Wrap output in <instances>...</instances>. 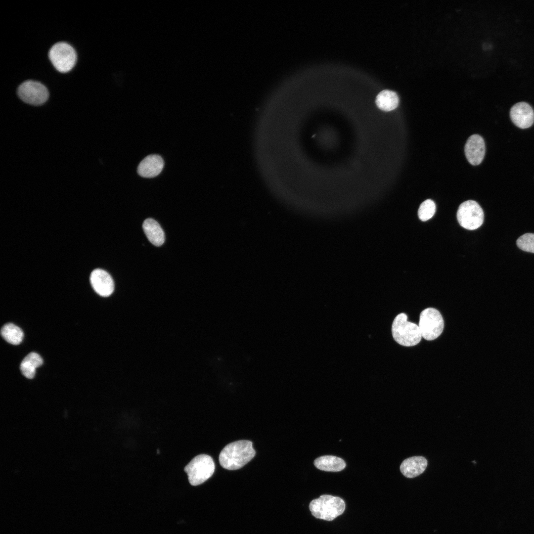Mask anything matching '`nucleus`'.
Here are the masks:
<instances>
[{
	"instance_id": "1",
	"label": "nucleus",
	"mask_w": 534,
	"mask_h": 534,
	"mask_svg": "<svg viewBox=\"0 0 534 534\" xmlns=\"http://www.w3.org/2000/svg\"><path fill=\"white\" fill-rule=\"evenodd\" d=\"M252 442L239 440L226 445L219 455V462L224 468L235 470L241 468L255 456Z\"/></svg>"
},
{
	"instance_id": "19",
	"label": "nucleus",
	"mask_w": 534,
	"mask_h": 534,
	"mask_svg": "<svg viewBox=\"0 0 534 534\" xmlns=\"http://www.w3.org/2000/svg\"><path fill=\"white\" fill-rule=\"evenodd\" d=\"M436 211V205L431 199H427L423 202L418 209L419 218L422 221H426L431 219Z\"/></svg>"
},
{
	"instance_id": "17",
	"label": "nucleus",
	"mask_w": 534,
	"mask_h": 534,
	"mask_svg": "<svg viewBox=\"0 0 534 534\" xmlns=\"http://www.w3.org/2000/svg\"><path fill=\"white\" fill-rule=\"evenodd\" d=\"M399 103V98L397 93L390 90H384L377 96L376 103L382 110L392 111L397 107Z\"/></svg>"
},
{
	"instance_id": "5",
	"label": "nucleus",
	"mask_w": 534,
	"mask_h": 534,
	"mask_svg": "<svg viewBox=\"0 0 534 534\" xmlns=\"http://www.w3.org/2000/svg\"><path fill=\"white\" fill-rule=\"evenodd\" d=\"M215 466L212 458L207 454H200L193 458L185 467L189 483L199 485L213 474Z\"/></svg>"
},
{
	"instance_id": "13",
	"label": "nucleus",
	"mask_w": 534,
	"mask_h": 534,
	"mask_svg": "<svg viewBox=\"0 0 534 534\" xmlns=\"http://www.w3.org/2000/svg\"><path fill=\"white\" fill-rule=\"evenodd\" d=\"M427 464V459L423 456H413L406 458L402 462L400 470L405 477L413 478L424 472Z\"/></svg>"
},
{
	"instance_id": "15",
	"label": "nucleus",
	"mask_w": 534,
	"mask_h": 534,
	"mask_svg": "<svg viewBox=\"0 0 534 534\" xmlns=\"http://www.w3.org/2000/svg\"><path fill=\"white\" fill-rule=\"evenodd\" d=\"M314 465L320 470L328 472H338L346 467V463L343 459L332 455H324L317 458L314 461Z\"/></svg>"
},
{
	"instance_id": "4",
	"label": "nucleus",
	"mask_w": 534,
	"mask_h": 534,
	"mask_svg": "<svg viewBox=\"0 0 534 534\" xmlns=\"http://www.w3.org/2000/svg\"><path fill=\"white\" fill-rule=\"evenodd\" d=\"M48 55L53 66L61 73L70 71L74 67L77 59L74 47L64 42L54 44L49 49Z\"/></svg>"
},
{
	"instance_id": "20",
	"label": "nucleus",
	"mask_w": 534,
	"mask_h": 534,
	"mask_svg": "<svg viewBox=\"0 0 534 534\" xmlns=\"http://www.w3.org/2000/svg\"><path fill=\"white\" fill-rule=\"evenodd\" d=\"M517 246L522 250L534 253V233H527L518 238Z\"/></svg>"
},
{
	"instance_id": "18",
	"label": "nucleus",
	"mask_w": 534,
	"mask_h": 534,
	"mask_svg": "<svg viewBox=\"0 0 534 534\" xmlns=\"http://www.w3.org/2000/svg\"><path fill=\"white\" fill-rule=\"evenodd\" d=\"M0 333L3 339L12 345H18L24 337L23 331L12 323H6L1 329Z\"/></svg>"
},
{
	"instance_id": "7",
	"label": "nucleus",
	"mask_w": 534,
	"mask_h": 534,
	"mask_svg": "<svg viewBox=\"0 0 534 534\" xmlns=\"http://www.w3.org/2000/svg\"><path fill=\"white\" fill-rule=\"evenodd\" d=\"M17 93L22 101L34 106L43 104L49 97L47 88L43 84L32 80L22 83L17 88Z\"/></svg>"
},
{
	"instance_id": "11",
	"label": "nucleus",
	"mask_w": 534,
	"mask_h": 534,
	"mask_svg": "<svg viewBox=\"0 0 534 534\" xmlns=\"http://www.w3.org/2000/svg\"><path fill=\"white\" fill-rule=\"evenodd\" d=\"M91 285L94 290L100 296L108 297L113 292L114 283L111 275L101 269H96L91 273Z\"/></svg>"
},
{
	"instance_id": "12",
	"label": "nucleus",
	"mask_w": 534,
	"mask_h": 534,
	"mask_svg": "<svg viewBox=\"0 0 534 534\" xmlns=\"http://www.w3.org/2000/svg\"><path fill=\"white\" fill-rule=\"evenodd\" d=\"M164 166V160L160 156L150 155L140 162L137 167V173L144 178H153L161 172Z\"/></svg>"
},
{
	"instance_id": "16",
	"label": "nucleus",
	"mask_w": 534,
	"mask_h": 534,
	"mask_svg": "<svg viewBox=\"0 0 534 534\" xmlns=\"http://www.w3.org/2000/svg\"><path fill=\"white\" fill-rule=\"evenodd\" d=\"M43 359L37 353L31 352L27 355L20 364V370L25 377L32 379L35 375L36 369L43 364Z\"/></svg>"
},
{
	"instance_id": "14",
	"label": "nucleus",
	"mask_w": 534,
	"mask_h": 534,
	"mask_svg": "<svg viewBox=\"0 0 534 534\" xmlns=\"http://www.w3.org/2000/svg\"><path fill=\"white\" fill-rule=\"evenodd\" d=\"M142 227L145 235L151 243L156 246H160L164 243V232L157 222L152 219H147L144 221Z\"/></svg>"
},
{
	"instance_id": "3",
	"label": "nucleus",
	"mask_w": 534,
	"mask_h": 534,
	"mask_svg": "<svg viewBox=\"0 0 534 534\" xmlns=\"http://www.w3.org/2000/svg\"><path fill=\"white\" fill-rule=\"evenodd\" d=\"M392 332L394 340L399 344L406 347L417 345L422 338L418 325L408 321L407 316L404 313L398 314L395 318Z\"/></svg>"
},
{
	"instance_id": "8",
	"label": "nucleus",
	"mask_w": 534,
	"mask_h": 534,
	"mask_svg": "<svg viewBox=\"0 0 534 534\" xmlns=\"http://www.w3.org/2000/svg\"><path fill=\"white\" fill-rule=\"evenodd\" d=\"M484 215L483 209L474 200L463 202L459 206L457 219L460 225L469 230L479 228L483 224Z\"/></svg>"
},
{
	"instance_id": "9",
	"label": "nucleus",
	"mask_w": 534,
	"mask_h": 534,
	"mask_svg": "<svg viewBox=\"0 0 534 534\" xmlns=\"http://www.w3.org/2000/svg\"><path fill=\"white\" fill-rule=\"evenodd\" d=\"M510 116L513 123L518 128L530 127L534 122V111L528 103L520 102L511 108Z\"/></svg>"
},
{
	"instance_id": "6",
	"label": "nucleus",
	"mask_w": 534,
	"mask_h": 534,
	"mask_svg": "<svg viewBox=\"0 0 534 534\" xmlns=\"http://www.w3.org/2000/svg\"><path fill=\"white\" fill-rule=\"evenodd\" d=\"M418 326L422 337L428 341L433 340L443 331V318L437 310L431 308L426 309L420 313Z\"/></svg>"
},
{
	"instance_id": "2",
	"label": "nucleus",
	"mask_w": 534,
	"mask_h": 534,
	"mask_svg": "<svg viewBox=\"0 0 534 534\" xmlns=\"http://www.w3.org/2000/svg\"><path fill=\"white\" fill-rule=\"evenodd\" d=\"M346 505L340 497L328 494L320 495L309 504L312 514L315 518L332 521L344 512Z\"/></svg>"
},
{
	"instance_id": "10",
	"label": "nucleus",
	"mask_w": 534,
	"mask_h": 534,
	"mask_svg": "<svg viewBox=\"0 0 534 534\" xmlns=\"http://www.w3.org/2000/svg\"><path fill=\"white\" fill-rule=\"evenodd\" d=\"M486 148L483 137L479 134H473L466 141L464 152L468 162L472 165L480 164L483 161Z\"/></svg>"
}]
</instances>
